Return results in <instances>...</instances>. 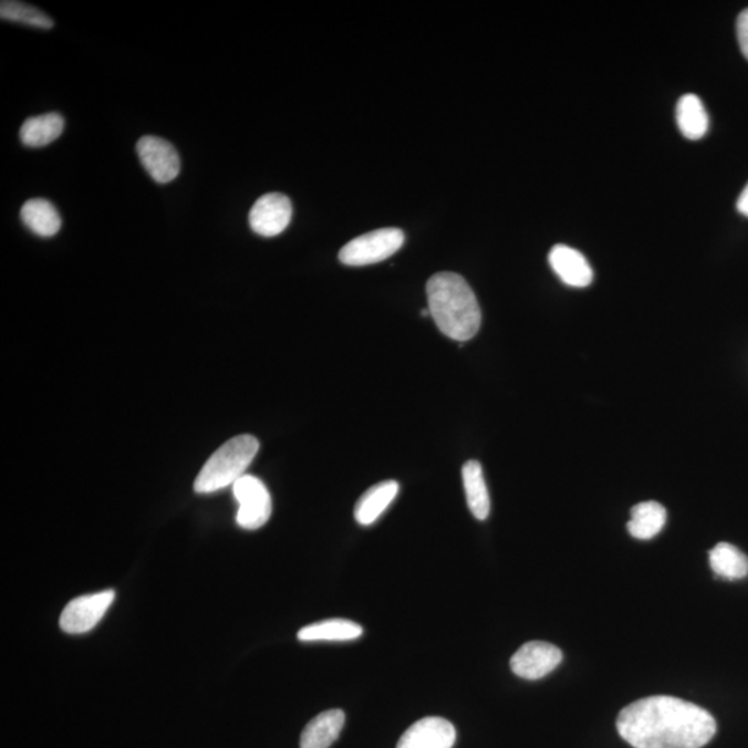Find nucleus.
<instances>
[{"instance_id":"f3484780","label":"nucleus","mask_w":748,"mask_h":748,"mask_svg":"<svg viewBox=\"0 0 748 748\" xmlns=\"http://www.w3.org/2000/svg\"><path fill=\"white\" fill-rule=\"evenodd\" d=\"M461 476H464L466 499L471 515L477 520H487L489 510H491V500H489L481 465L477 460L466 461L464 469H461Z\"/></svg>"},{"instance_id":"aec40b11","label":"nucleus","mask_w":748,"mask_h":748,"mask_svg":"<svg viewBox=\"0 0 748 748\" xmlns=\"http://www.w3.org/2000/svg\"><path fill=\"white\" fill-rule=\"evenodd\" d=\"M709 564L720 579L736 581L748 574L747 555L728 542H719L709 552Z\"/></svg>"},{"instance_id":"f8f14e48","label":"nucleus","mask_w":748,"mask_h":748,"mask_svg":"<svg viewBox=\"0 0 748 748\" xmlns=\"http://www.w3.org/2000/svg\"><path fill=\"white\" fill-rule=\"evenodd\" d=\"M345 724L341 709H329L319 714L302 730L300 748H329L339 739Z\"/></svg>"},{"instance_id":"5701e85b","label":"nucleus","mask_w":748,"mask_h":748,"mask_svg":"<svg viewBox=\"0 0 748 748\" xmlns=\"http://www.w3.org/2000/svg\"><path fill=\"white\" fill-rule=\"evenodd\" d=\"M736 208H737V211H739L741 214V216H745V217L748 218V184L745 187V189H742V191L739 196V200H737V202H736Z\"/></svg>"},{"instance_id":"9b49d317","label":"nucleus","mask_w":748,"mask_h":748,"mask_svg":"<svg viewBox=\"0 0 748 748\" xmlns=\"http://www.w3.org/2000/svg\"><path fill=\"white\" fill-rule=\"evenodd\" d=\"M549 263L561 282L575 289L588 288L593 280V271L586 258L569 246H554L549 252Z\"/></svg>"},{"instance_id":"39448f33","label":"nucleus","mask_w":748,"mask_h":748,"mask_svg":"<svg viewBox=\"0 0 748 748\" xmlns=\"http://www.w3.org/2000/svg\"><path fill=\"white\" fill-rule=\"evenodd\" d=\"M233 495L239 503L236 521L245 530H258L272 515V498L260 478L246 475L235 482Z\"/></svg>"},{"instance_id":"423d86ee","label":"nucleus","mask_w":748,"mask_h":748,"mask_svg":"<svg viewBox=\"0 0 748 748\" xmlns=\"http://www.w3.org/2000/svg\"><path fill=\"white\" fill-rule=\"evenodd\" d=\"M114 599L115 592L113 590L75 598L74 601H71L65 606L62 615H60V628L65 634H86V632L95 628L101 623L104 614L112 606Z\"/></svg>"},{"instance_id":"9d476101","label":"nucleus","mask_w":748,"mask_h":748,"mask_svg":"<svg viewBox=\"0 0 748 748\" xmlns=\"http://www.w3.org/2000/svg\"><path fill=\"white\" fill-rule=\"evenodd\" d=\"M455 741L456 729L449 720L427 717L406 729L397 748H453Z\"/></svg>"},{"instance_id":"a211bd4d","label":"nucleus","mask_w":748,"mask_h":748,"mask_svg":"<svg viewBox=\"0 0 748 748\" xmlns=\"http://www.w3.org/2000/svg\"><path fill=\"white\" fill-rule=\"evenodd\" d=\"M676 123L686 139L697 141L706 136L709 118L700 97L689 93L679 98L676 106Z\"/></svg>"},{"instance_id":"4468645a","label":"nucleus","mask_w":748,"mask_h":748,"mask_svg":"<svg viewBox=\"0 0 748 748\" xmlns=\"http://www.w3.org/2000/svg\"><path fill=\"white\" fill-rule=\"evenodd\" d=\"M21 221L32 233L41 238H53L62 228V217L58 208L45 199H32L21 208Z\"/></svg>"},{"instance_id":"412c9836","label":"nucleus","mask_w":748,"mask_h":748,"mask_svg":"<svg viewBox=\"0 0 748 748\" xmlns=\"http://www.w3.org/2000/svg\"><path fill=\"white\" fill-rule=\"evenodd\" d=\"M0 18L41 30H51L53 27L52 19L40 9L23 2H12V0H3L0 3Z\"/></svg>"},{"instance_id":"6ab92c4d","label":"nucleus","mask_w":748,"mask_h":748,"mask_svg":"<svg viewBox=\"0 0 748 748\" xmlns=\"http://www.w3.org/2000/svg\"><path fill=\"white\" fill-rule=\"evenodd\" d=\"M667 522V510L658 502H643L631 510V520L626 528L632 537L647 541L662 532Z\"/></svg>"},{"instance_id":"f03ea898","label":"nucleus","mask_w":748,"mask_h":748,"mask_svg":"<svg viewBox=\"0 0 748 748\" xmlns=\"http://www.w3.org/2000/svg\"><path fill=\"white\" fill-rule=\"evenodd\" d=\"M428 311L437 328L456 341H467L481 326V310L475 291L458 273L439 272L427 282Z\"/></svg>"},{"instance_id":"6e6552de","label":"nucleus","mask_w":748,"mask_h":748,"mask_svg":"<svg viewBox=\"0 0 748 748\" xmlns=\"http://www.w3.org/2000/svg\"><path fill=\"white\" fill-rule=\"evenodd\" d=\"M563 653L552 643L532 641L522 645L510 659L511 671L522 679L543 678L559 667Z\"/></svg>"},{"instance_id":"ddd939ff","label":"nucleus","mask_w":748,"mask_h":748,"mask_svg":"<svg viewBox=\"0 0 748 748\" xmlns=\"http://www.w3.org/2000/svg\"><path fill=\"white\" fill-rule=\"evenodd\" d=\"M399 484L393 480L378 482L368 488L357 500L354 511L355 520L361 526L373 524L397 498Z\"/></svg>"},{"instance_id":"1a4fd4ad","label":"nucleus","mask_w":748,"mask_h":748,"mask_svg":"<svg viewBox=\"0 0 748 748\" xmlns=\"http://www.w3.org/2000/svg\"><path fill=\"white\" fill-rule=\"evenodd\" d=\"M293 217V205L282 194L263 195L252 206L249 222L257 235L262 238H274L283 233Z\"/></svg>"},{"instance_id":"0eeeda50","label":"nucleus","mask_w":748,"mask_h":748,"mask_svg":"<svg viewBox=\"0 0 748 748\" xmlns=\"http://www.w3.org/2000/svg\"><path fill=\"white\" fill-rule=\"evenodd\" d=\"M143 168L157 184H169L180 173V157L169 142L157 136H143L136 145Z\"/></svg>"},{"instance_id":"f257e3e1","label":"nucleus","mask_w":748,"mask_h":748,"mask_svg":"<svg viewBox=\"0 0 748 748\" xmlns=\"http://www.w3.org/2000/svg\"><path fill=\"white\" fill-rule=\"evenodd\" d=\"M619 734L634 748H702L717 734L711 714L678 697L651 696L620 713Z\"/></svg>"},{"instance_id":"2eb2a0df","label":"nucleus","mask_w":748,"mask_h":748,"mask_svg":"<svg viewBox=\"0 0 748 748\" xmlns=\"http://www.w3.org/2000/svg\"><path fill=\"white\" fill-rule=\"evenodd\" d=\"M362 635V626L354 621L332 619L304 626L297 637L301 642H346L355 641Z\"/></svg>"},{"instance_id":"dca6fc26","label":"nucleus","mask_w":748,"mask_h":748,"mask_svg":"<svg viewBox=\"0 0 748 748\" xmlns=\"http://www.w3.org/2000/svg\"><path fill=\"white\" fill-rule=\"evenodd\" d=\"M64 118L58 113H48L25 120L20 129V139L23 145L40 148L51 145L62 136Z\"/></svg>"},{"instance_id":"4be33fe9","label":"nucleus","mask_w":748,"mask_h":748,"mask_svg":"<svg viewBox=\"0 0 748 748\" xmlns=\"http://www.w3.org/2000/svg\"><path fill=\"white\" fill-rule=\"evenodd\" d=\"M736 30L741 53L745 54V58L748 60V9L742 10L739 18H737Z\"/></svg>"},{"instance_id":"7ed1b4c3","label":"nucleus","mask_w":748,"mask_h":748,"mask_svg":"<svg viewBox=\"0 0 748 748\" xmlns=\"http://www.w3.org/2000/svg\"><path fill=\"white\" fill-rule=\"evenodd\" d=\"M258 449H260V443L256 437L239 436L229 439L202 466L195 481V491L212 494L235 486L236 481L246 476Z\"/></svg>"},{"instance_id":"20e7f679","label":"nucleus","mask_w":748,"mask_h":748,"mask_svg":"<svg viewBox=\"0 0 748 748\" xmlns=\"http://www.w3.org/2000/svg\"><path fill=\"white\" fill-rule=\"evenodd\" d=\"M405 243L403 230L384 228L351 240L340 250V261L349 267H366L393 257Z\"/></svg>"}]
</instances>
